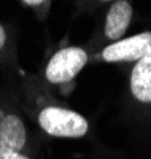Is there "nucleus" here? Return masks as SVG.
I'll use <instances>...</instances> for the list:
<instances>
[{
    "label": "nucleus",
    "mask_w": 151,
    "mask_h": 159,
    "mask_svg": "<svg viewBox=\"0 0 151 159\" xmlns=\"http://www.w3.org/2000/svg\"><path fill=\"white\" fill-rule=\"evenodd\" d=\"M49 2H22V5H27V7H42V5H48Z\"/></svg>",
    "instance_id": "nucleus-9"
},
{
    "label": "nucleus",
    "mask_w": 151,
    "mask_h": 159,
    "mask_svg": "<svg viewBox=\"0 0 151 159\" xmlns=\"http://www.w3.org/2000/svg\"><path fill=\"white\" fill-rule=\"evenodd\" d=\"M38 124L46 134L62 139L83 137L89 129L88 121L80 113L61 107L43 108L38 115Z\"/></svg>",
    "instance_id": "nucleus-1"
},
{
    "label": "nucleus",
    "mask_w": 151,
    "mask_h": 159,
    "mask_svg": "<svg viewBox=\"0 0 151 159\" xmlns=\"http://www.w3.org/2000/svg\"><path fill=\"white\" fill-rule=\"evenodd\" d=\"M130 89L135 99L151 103V52L137 61L130 75Z\"/></svg>",
    "instance_id": "nucleus-6"
},
{
    "label": "nucleus",
    "mask_w": 151,
    "mask_h": 159,
    "mask_svg": "<svg viewBox=\"0 0 151 159\" xmlns=\"http://www.w3.org/2000/svg\"><path fill=\"white\" fill-rule=\"evenodd\" d=\"M86 62H88V54L85 49L78 46L62 48L49 59L45 69L46 80L54 84L67 83L81 72Z\"/></svg>",
    "instance_id": "nucleus-2"
},
{
    "label": "nucleus",
    "mask_w": 151,
    "mask_h": 159,
    "mask_svg": "<svg viewBox=\"0 0 151 159\" xmlns=\"http://www.w3.org/2000/svg\"><path fill=\"white\" fill-rule=\"evenodd\" d=\"M5 42H7V32L3 29V25L0 24V49L5 46Z\"/></svg>",
    "instance_id": "nucleus-8"
},
{
    "label": "nucleus",
    "mask_w": 151,
    "mask_h": 159,
    "mask_svg": "<svg viewBox=\"0 0 151 159\" xmlns=\"http://www.w3.org/2000/svg\"><path fill=\"white\" fill-rule=\"evenodd\" d=\"M132 18V5L124 0H118L112 7L107 15L105 21V35L110 40H118L122 37L130 24Z\"/></svg>",
    "instance_id": "nucleus-5"
},
{
    "label": "nucleus",
    "mask_w": 151,
    "mask_h": 159,
    "mask_svg": "<svg viewBox=\"0 0 151 159\" xmlns=\"http://www.w3.org/2000/svg\"><path fill=\"white\" fill-rule=\"evenodd\" d=\"M151 52V32H143L112 43L102 51V59L107 62L140 61Z\"/></svg>",
    "instance_id": "nucleus-3"
},
{
    "label": "nucleus",
    "mask_w": 151,
    "mask_h": 159,
    "mask_svg": "<svg viewBox=\"0 0 151 159\" xmlns=\"http://www.w3.org/2000/svg\"><path fill=\"white\" fill-rule=\"evenodd\" d=\"M27 142L22 119L16 115L0 113V154L21 153Z\"/></svg>",
    "instance_id": "nucleus-4"
},
{
    "label": "nucleus",
    "mask_w": 151,
    "mask_h": 159,
    "mask_svg": "<svg viewBox=\"0 0 151 159\" xmlns=\"http://www.w3.org/2000/svg\"><path fill=\"white\" fill-rule=\"evenodd\" d=\"M0 159H30V157H27L22 153H5L0 154Z\"/></svg>",
    "instance_id": "nucleus-7"
}]
</instances>
